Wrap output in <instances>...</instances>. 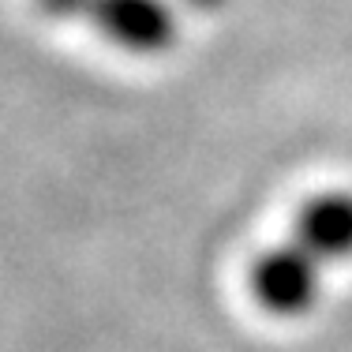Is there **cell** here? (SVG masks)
<instances>
[{
  "mask_svg": "<svg viewBox=\"0 0 352 352\" xmlns=\"http://www.w3.org/2000/svg\"><path fill=\"white\" fill-rule=\"evenodd\" d=\"M352 255V195L326 191L300 210L289 240L251 263V296L274 318H300L315 307L326 263Z\"/></svg>",
  "mask_w": 352,
  "mask_h": 352,
  "instance_id": "cell-1",
  "label": "cell"
},
{
  "mask_svg": "<svg viewBox=\"0 0 352 352\" xmlns=\"http://www.w3.org/2000/svg\"><path fill=\"white\" fill-rule=\"evenodd\" d=\"M82 19L105 41L139 56H157L176 45V15L165 0H90Z\"/></svg>",
  "mask_w": 352,
  "mask_h": 352,
  "instance_id": "cell-2",
  "label": "cell"
},
{
  "mask_svg": "<svg viewBox=\"0 0 352 352\" xmlns=\"http://www.w3.org/2000/svg\"><path fill=\"white\" fill-rule=\"evenodd\" d=\"M38 8L53 19H82L90 0H38Z\"/></svg>",
  "mask_w": 352,
  "mask_h": 352,
  "instance_id": "cell-3",
  "label": "cell"
},
{
  "mask_svg": "<svg viewBox=\"0 0 352 352\" xmlns=\"http://www.w3.org/2000/svg\"><path fill=\"white\" fill-rule=\"evenodd\" d=\"M195 4H199V8H214L217 0H195Z\"/></svg>",
  "mask_w": 352,
  "mask_h": 352,
  "instance_id": "cell-4",
  "label": "cell"
}]
</instances>
